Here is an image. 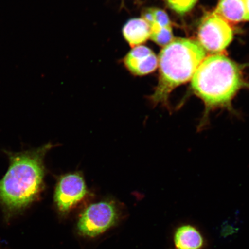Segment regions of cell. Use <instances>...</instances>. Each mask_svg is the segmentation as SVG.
<instances>
[{
  "label": "cell",
  "instance_id": "obj_1",
  "mask_svg": "<svg viewBox=\"0 0 249 249\" xmlns=\"http://www.w3.org/2000/svg\"><path fill=\"white\" fill-rule=\"evenodd\" d=\"M193 92L203 101L205 110L198 130H203L209 123L210 113L216 109H226L236 116L232 101L243 87L249 85L243 79L240 67L222 54L206 57L192 78Z\"/></svg>",
  "mask_w": 249,
  "mask_h": 249
},
{
  "label": "cell",
  "instance_id": "obj_2",
  "mask_svg": "<svg viewBox=\"0 0 249 249\" xmlns=\"http://www.w3.org/2000/svg\"><path fill=\"white\" fill-rule=\"evenodd\" d=\"M52 145L17 153L7 152L9 166L0 179V204L10 211L29 206L38 198L43 186V160Z\"/></svg>",
  "mask_w": 249,
  "mask_h": 249
},
{
  "label": "cell",
  "instance_id": "obj_3",
  "mask_svg": "<svg viewBox=\"0 0 249 249\" xmlns=\"http://www.w3.org/2000/svg\"><path fill=\"white\" fill-rule=\"evenodd\" d=\"M206 51L197 40L174 38L163 47L158 58L160 80L150 100L168 107L173 90L192 79L206 58Z\"/></svg>",
  "mask_w": 249,
  "mask_h": 249
},
{
  "label": "cell",
  "instance_id": "obj_4",
  "mask_svg": "<svg viewBox=\"0 0 249 249\" xmlns=\"http://www.w3.org/2000/svg\"><path fill=\"white\" fill-rule=\"evenodd\" d=\"M118 217L116 207L111 202L89 205L80 217L77 227L81 234L95 237L113 226Z\"/></svg>",
  "mask_w": 249,
  "mask_h": 249
},
{
  "label": "cell",
  "instance_id": "obj_5",
  "mask_svg": "<svg viewBox=\"0 0 249 249\" xmlns=\"http://www.w3.org/2000/svg\"><path fill=\"white\" fill-rule=\"evenodd\" d=\"M198 38L205 51L220 52L231 42L233 31L225 18L213 12L202 21L199 27Z\"/></svg>",
  "mask_w": 249,
  "mask_h": 249
},
{
  "label": "cell",
  "instance_id": "obj_6",
  "mask_svg": "<svg viewBox=\"0 0 249 249\" xmlns=\"http://www.w3.org/2000/svg\"><path fill=\"white\" fill-rule=\"evenodd\" d=\"M87 189L82 177L70 174L62 177L56 187L55 202L59 211L67 213L85 197Z\"/></svg>",
  "mask_w": 249,
  "mask_h": 249
},
{
  "label": "cell",
  "instance_id": "obj_7",
  "mask_svg": "<svg viewBox=\"0 0 249 249\" xmlns=\"http://www.w3.org/2000/svg\"><path fill=\"white\" fill-rule=\"evenodd\" d=\"M124 64L130 72L143 76L154 71L158 65V58L147 46L134 47L124 58Z\"/></svg>",
  "mask_w": 249,
  "mask_h": 249
},
{
  "label": "cell",
  "instance_id": "obj_8",
  "mask_svg": "<svg viewBox=\"0 0 249 249\" xmlns=\"http://www.w3.org/2000/svg\"><path fill=\"white\" fill-rule=\"evenodd\" d=\"M176 249H203L206 240L197 227L190 224L177 227L173 236Z\"/></svg>",
  "mask_w": 249,
  "mask_h": 249
},
{
  "label": "cell",
  "instance_id": "obj_9",
  "mask_svg": "<svg viewBox=\"0 0 249 249\" xmlns=\"http://www.w3.org/2000/svg\"><path fill=\"white\" fill-rule=\"evenodd\" d=\"M123 35L130 46H139L150 38L151 27L142 18H135L129 20L124 25Z\"/></svg>",
  "mask_w": 249,
  "mask_h": 249
},
{
  "label": "cell",
  "instance_id": "obj_10",
  "mask_svg": "<svg viewBox=\"0 0 249 249\" xmlns=\"http://www.w3.org/2000/svg\"><path fill=\"white\" fill-rule=\"evenodd\" d=\"M214 12L226 20L247 21V0H220Z\"/></svg>",
  "mask_w": 249,
  "mask_h": 249
},
{
  "label": "cell",
  "instance_id": "obj_11",
  "mask_svg": "<svg viewBox=\"0 0 249 249\" xmlns=\"http://www.w3.org/2000/svg\"><path fill=\"white\" fill-rule=\"evenodd\" d=\"M170 8L177 14L188 13L195 7L198 0H165Z\"/></svg>",
  "mask_w": 249,
  "mask_h": 249
},
{
  "label": "cell",
  "instance_id": "obj_12",
  "mask_svg": "<svg viewBox=\"0 0 249 249\" xmlns=\"http://www.w3.org/2000/svg\"><path fill=\"white\" fill-rule=\"evenodd\" d=\"M151 39L158 45L166 46L174 39L171 28H161L157 32L151 33Z\"/></svg>",
  "mask_w": 249,
  "mask_h": 249
},
{
  "label": "cell",
  "instance_id": "obj_13",
  "mask_svg": "<svg viewBox=\"0 0 249 249\" xmlns=\"http://www.w3.org/2000/svg\"><path fill=\"white\" fill-rule=\"evenodd\" d=\"M154 15L155 22L161 27L171 28V21L167 14L160 9H152Z\"/></svg>",
  "mask_w": 249,
  "mask_h": 249
},
{
  "label": "cell",
  "instance_id": "obj_14",
  "mask_svg": "<svg viewBox=\"0 0 249 249\" xmlns=\"http://www.w3.org/2000/svg\"><path fill=\"white\" fill-rule=\"evenodd\" d=\"M142 18L149 24L150 27L155 23L154 15L152 9H148L143 12Z\"/></svg>",
  "mask_w": 249,
  "mask_h": 249
},
{
  "label": "cell",
  "instance_id": "obj_15",
  "mask_svg": "<svg viewBox=\"0 0 249 249\" xmlns=\"http://www.w3.org/2000/svg\"><path fill=\"white\" fill-rule=\"evenodd\" d=\"M247 21H249V0H247Z\"/></svg>",
  "mask_w": 249,
  "mask_h": 249
}]
</instances>
